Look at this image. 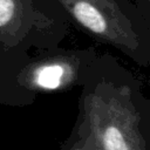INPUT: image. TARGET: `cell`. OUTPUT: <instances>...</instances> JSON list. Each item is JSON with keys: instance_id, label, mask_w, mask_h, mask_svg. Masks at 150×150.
I'll return each instance as SVG.
<instances>
[{"instance_id": "obj_6", "label": "cell", "mask_w": 150, "mask_h": 150, "mask_svg": "<svg viewBox=\"0 0 150 150\" xmlns=\"http://www.w3.org/2000/svg\"><path fill=\"white\" fill-rule=\"evenodd\" d=\"M132 1L137 5L142 14L148 20H150V0H132Z\"/></svg>"}, {"instance_id": "obj_4", "label": "cell", "mask_w": 150, "mask_h": 150, "mask_svg": "<svg viewBox=\"0 0 150 150\" xmlns=\"http://www.w3.org/2000/svg\"><path fill=\"white\" fill-rule=\"evenodd\" d=\"M68 20L53 0H0V55L56 47Z\"/></svg>"}, {"instance_id": "obj_1", "label": "cell", "mask_w": 150, "mask_h": 150, "mask_svg": "<svg viewBox=\"0 0 150 150\" xmlns=\"http://www.w3.org/2000/svg\"><path fill=\"white\" fill-rule=\"evenodd\" d=\"M81 86L75 127L94 150H150V101L132 73L96 54Z\"/></svg>"}, {"instance_id": "obj_5", "label": "cell", "mask_w": 150, "mask_h": 150, "mask_svg": "<svg viewBox=\"0 0 150 150\" xmlns=\"http://www.w3.org/2000/svg\"><path fill=\"white\" fill-rule=\"evenodd\" d=\"M60 150H94L80 130L74 127L70 136L64 141Z\"/></svg>"}, {"instance_id": "obj_3", "label": "cell", "mask_w": 150, "mask_h": 150, "mask_svg": "<svg viewBox=\"0 0 150 150\" xmlns=\"http://www.w3.org/2000/svg\"><path fill=\"white\" fill-rule=\"evenodd\" d=\"M98 43L122 52L138 66L150 63V20L131 0H53Z\"/></svg>"}, {"instance_id": "obj_2", "label": "cell", "mask_w": 150, "mask_h": 150, "mask_svg": "<svg viewBox=\"0 0 150 150\" xmlns=\"http://www.w3.org/2000/svg\"><path fill=\"white\" fill-rule=\"evenodd\" d=\"M11 52L0 55V103L30 104L38 94L67 91L81 86L86 69L97 52L60 46Z\"/></svg>"}]
</instances>
